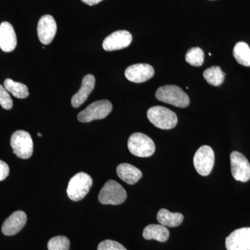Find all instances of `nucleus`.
Returning a JSON list of instances; mask_svg holds the SVG:
<instances>
[{
	"label": "nucleus",
	"instance_id": "obj_11",
	"mask_svg": "<svg viewBox=\"0 0 250 250\" xmlns=\"http://www.w3.org/2000/svg\"><path fill=\"white\" fill-rule=\"evenodd\" d=\"M57 30V22L52 16L45 15L41 17L37 27L38 36L41 43L50 44L55 37Z\"/></svg>",
	"mask_w": 250,
	"mask_h": 250
},
{
	"label": "nucleus",
	"instance_id": "obj_18",
	"mask_svg": "<svg viewBox=\"0 0 250 250\" xmlns=\"http://www.w3.org/2000/svg\"><path fill=\"white\" fill-rule=\"evenodd\" d=\"M143 236L146 240L165 243L168 240L170 232L166 227L161 225H149L143 230Z\"/></svg>",
	"mask_w": 250,
	"mask_h": 250
},
{
	"label": "nucleus",
	"instance_id": "obj_16",
	"mask_svg": "<svg viewBox=\"0 0 250 250\" xmlns=\"http://www.w3.org/2000/svg\"><path fill=\"white\" fill-rule=\"evenodd\" d=\"M95 85V77L93 75H85L82 80L80 89L72 98V106L74 108H78L81 105L83 104L93 91Z\"/></svg>",
	"mask_w": 250,
	"mask_h": 250
},
{
	"label": "nucleus",
	"instance_id": "obj_1",
	"mask_svg": "<svg viewBox=\"0 0 250 250\" xmlns=\"http://www.w3.org/2000/svg\"><path fill=\"white\" fill-rule=\"evenodd\" d=\"M156 98L159 101L179 108H186L190 104V99L182 88L174 85L160 87L156 92Z\"/></svg>",
	"mask_w": 250,
	"mask_h": 250
},
{
	"label": "nucleus",
	"instance_id": "obj_12",
	"mask_svg": "<svg viewBox=\"0 0 250 250\" xmlns=\"http://www.w3.org/2000/svg\"><path fill=\"white\" fill-rule=\"evenodd\" d=\"M132 41V36L129 31L121 30L112 33L103 41L104 49L108 52L126 48Z\"/></svg>",
	"mask_w": 250,
	"mask_h": 250
},
{
	"label": "nucleus",
	"instance_id": "obj_28",
	"mask_svg": "<svg viewBox=\"0 0 250 250\" xmlns=\"http://www.w3.org/2000/svg\"><path fill=\"white\" fill-rule=\"evenodd\" d=\"M81 1H83L85 4L89 5V6H94V5L98 4L104 0H81Z\"/></svg>",
	"mask_w": 250,
	"mask_h": 250
},
{
	"label": "nucleus",
	"instance_id": "obj_13",
	"mask_svg": "<svg viewBox=\"0 0 250 250\" xmlns=\"http://www.w3.org/2000/svg\"><path fill=\"white\" fill-rule=\"evenodd\" d=\"M154 75V70L152 65L146 63L135 64L126 69L125 77L130 82L134 83H143L150 80Z\"/></svg>",
	"mask_w": 250,
	"mask_h": 250
},
{
	"label": "nucleus",
	"instance_id": "obj_14",
	"mask_svg": "<svg viewBox=\"0 0 250 250\" xmlns=\"http://www.w3.org/2000/svg\"><path fill=\"white\" fill-rule=\"evenodd\" d=\"M27 220V215L24 211H15L3 223L1 231L8 236L17 234L25 226Z\"/></svg>",
	"mask_w": 250,
	"mask_h": 250
},
{
	"label": "nucleus",
	"instance_id": "obj_21",
	"mask_svg": "<svg viewBox=\"0 0 250 250\" xmlns=\"http://www.w3.org/2000/svg\"><path fill=\"white\" fill-rule=\"evenodd\" d=\"M5 88L9 93L18 99H25L29 95V89L27 85L20 82H16L11 79H6L4 81Z\"/></svg>",
	"mask_w": 250,
	"mask_h": 250
},
{
	"label": "nucleus",
	"instance_id": "obj_20",
	"mask_svg": "<svg viewBox=\"0 0 250 250\" xmlns=\"http://www.w3.org/2000/svg\"><path fill=\"white\" fill-rule=\"evenodd\" d=\"M233 57L243 66L250 67V48L245 42H237L233 50Z\"/></svg>",
	"mask_w": 250,
	"mask_h": 250
},
{
	"label": "nucleus",
	"instance_id": "obj_29",
	"mask_svg": "<svg viewBox=\"0 0 250 250\" xmlns=\"http://www.w3.org/2000/svg\"><path fill=\"white\" fill-rule=\"evenodd\" d=\"M38 136H39V137H42V134H41V133H38Z\"/></svg>",
	"mask_w": 250,
	"mask_h": 250
},
{
	"label": "nucleus",
	"instance_id": "obj_26",
	"mask_svg": "<svg viewBox=\"0 0 250 250\" xmlns=\"http://www.w3.org/2000/svg\"><path fill=\"white\" fill-rule=\"evenodd\" d=\"M98 250H127L121 243L112 240H105L99 244Z\"/></svg>",
	"mask_w": 250,
	"mask_h": 250
},
{
	"label": "nucleus",
	"instance_id": "obj_9",
	"mask_svg": "<svg viewBox=\"0 0 250 250\" xmlns=\"http://www.w3.org/2000/svg\"><path fill=\"white\" fill-rule=\"evenodd\" d=\"M231 174L233 178L241 182L250 179V164L242 153L234 151L230 155Z\"/></svg>",
	"mask_w": 250,
	"mask_h": 250
},
{
	"label": "nucleus",
	"instance_id": "obj_15",
	"mask_svg": "<svg viewBox=\"0 0 250 250\" xmlns=\"http://www.w3.org/2000/svg\"><path fill=\"white\" fill-rule=\"evenodd\" d=\"M17 46V37L11 23L3 22L0 24V48L3 52H11Z\"/></svg>",
	"mask_w": 250,
	"mask_h": 250
},
{
	"label": "nucleus",
	"instance_id": "obj_5",
	"mask_svg": "<svg viewBox=\"0 0 250 250\" xmlns=\"http://www.w3.org/2000/svg\"><path fill=\"white\" fill-rule=\"evenodd\" d=\"M127 194L124 188L114 180L104 184L99 194L98 200L103 205H119L126 200Z\"/></svg>",
	"mask_w": 250,
	"mask_h": 250
},
{
	"label": "nucleus",
	"instance_id": "obj_24",
	"mask_svg": "<svg viewBox=\"0 0 250 250\" xmlns=\"http://www.w3.org/2000/svg\"><path fill=\"white\" fill-rule=\"evenodd\" d=\"M70 241L65 236H58L51 238L47 244L49 250H69Z\"/></svg>",
	"mask_w": 250,
	"mask_h": 250
},
{
	"label": "nucleus",
	"instance_id": "obj_19",
	"mask_svg": "<svg viewBox=\"0 0 250 250\" xmlns=\"http://www.w3.org/2000/svg\"><path fill=\"white\" fill-rule=\"evenodd\" d=\"M158 222L167 228H177L184 221V215L180 213H172L168 210L162 208L157 213Z\"/></svg>",
	"mask_w": 250,
	"mask_h": 250
},
{
	"label": "nucleus",
	"instance_id": "obj_22",
	"mask_svg": "<svg viewBox=\"0 0 250 250\" xmlns=\"http://www.w3.org/2000/svg\"><path fill=\"white\" fill-rule=\"evenodd\" d=\"M204 78L209 84L219 86L225 81V74L219 66H213L207 69L203 73Z\"/></svg>",
	"mask_w": 250,
	"mask_h": 250
},
{
	"label": "nucleus",
	"instance_id": "obj_10",
	"mask_svg": "<svg viewBox=\"0 0 250 250\" xmlns=\"http://www.w3.org/2000/svg\"><path fill=\"white\" fill-rule=\"evenodd\" d=\"M228 250H250V228L235 230L225 241Z\"/></svg>",
	"mask_w": 250,
	"mask_h": 250
},
{
	"label": "nucleus",
	"instance_id": "obj_23",
	"mask_svg": "<svg viewBox=\"0 0 250 250\" xmlns=\"http://www.w3.org/2000/svg\"><path fill=\"white\" fill-rule=\"evenodd\" d=\"M205 60V53L200 47H192L186 54V61L192 66H201Z\"/></svg>",
	"mask_w": 250,
	"mask_h": 250
},
{
	"label": "nucleus",
	"instance_id": "obj_7",
	"mask_svg": "<svg viewBox=\"0 0 250 250\" xmlns=\"http://www.w3.org/2000/svg\"><path fill=\"white\" fill-rule=\"evenodd\" d=\"M11 146L14 153L22 159H29L34 152V143L27 131L19 130L11 136Z\"/></svg>",
	"mask_w": 250,
	"mask_h": 250
},
{
	"label": "nucleus",
	"instance_id": "obj_6",
	"mask_svg": "<svg viewBox=\"0 0 250 250\" xmlns=\"http://www.w3.org/2000/svg\"><path fill=\"white\" fill-rule=\"evenodd\" d=\"M113 106L107 100H100L90 104L88 107L81 111L77 116L81 123H90L95 120H102L111 113Z\"/></svg>",
	"mask_w": 250,
	"mask_h": 250
},
{
	"label": "nucleus",
	"instance_id": "obj_4",
	"mask_svg": "<svg viewBox=\"0 0 250 250\" xmlns=\"http://www.w3.org/2000/svg\"><path fill=\"white\" fill-rule=\"evenodd\" d=\"M128 149L138 157H149L155 152V144L152 139L142 133L131 135L127 143Z\"/></svg>",
	"mask_w": 250,
	"mask_h": 250
},
{
	"label": "nucleus",
	"instance_id": "obj_8",
	"mask_svg": "<svg viewBox=\"0 0 250 250\" xmlns=\"http://www.w3.org/2000/svg\"><path fill=\"white\" fill-rule=\"evenodd\" d=\"M215 154L213 149L208 146H203L197 149L193 158L195 170L200 175L208 176L213 170Z\"/></svg>",
	"mask_w": 250,
	"mask_h": 250
},
{
	"label": "nucleus",
	"instance_id": "obj_25",
	"mask_svg": "<svg viewBox=\"0 0 250 250\" xmlns=\"http://www.w3.org/2000/svg\"><path fill=\"white\" fill-rule=\"evenodd\" d=\"M0 105L6 110L11 109L13 107V100L7 90L2 85H0Z\"/></svg>",
	"mask_w": 250,
	"mask_h": 250
},
{
	"label": "nucleus",
	"instance_id": "obj_27",
	"mask_svg": "<svg viewBox=\"0 0 250 250\" xmlns=\"http://www.w3.org/2000/svg\"><path fill=\"white\" fill-rule=\"evenodd\" d=\"M9 166L4 161L0 160V182L4 180L9 174Z\"/></svg>",
	"mask_w": 250,
	"mask_h": 250
},
{
	"label": "nucleus",
	"instance_id": "obj_3",
	"mask_svg": "<svg viewBox=\"0 0 250 250\" xmlns=\"http://www.w3.org/2000/svg\"><path fill=\"white\" fill-rule=\"evenodd\" d=\"M147 116L152 124L161 129H173L178 122L176 113L164 106L151 107L147 111Z\"/></svg>",
	"mask_w": 250,
	"mask_h": 250
},
{
	"label": "nucleus",
	"instance_id": "obj_17",
	"mask_svg": "<svg viewBox=\"0 0 250 250\" xmlns=\"http://www.w3.org/2000/svg\"><path fill=\"white\" fill-rule=\"evenodd\" d=\"M116 172L120 179L130 185L137 183L143 176L139 168L129 164H120L117 167Z\"/></svg>",
	"mask_w": 250,
	"mask_h": 250
},
{
	"label": "nucleus",
	"instance_id": "obj_2",
	"mask_svg": "<svg viewBox=\"0 0 250 250\" xmlns=\"http://www.w3.org/2000/svg\"><path fill=\"white\" fill-rule=\"evenodd\" d=\"M92 185L93 179L89 174L79 172L69 182L67 188V196L72 201H80L89 192Z\"/></svg>",
	"mask_w": 250,
	"mask_h": 250
}]
</instances>
